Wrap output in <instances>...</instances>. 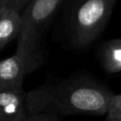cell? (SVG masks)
<instances>
[{"label": "cell", "mask_w": 121, "mask_h": 121, "mask_svg": "<svg viewBox=\"0 0 121 121\" xmlns=\"http://www.w3.org/2000/svg\"><path fill=\"white\" fill-rule=\"evenodd\" d=\"M116 0H77L71 29L74 43L81 47L92 43L104 29Z\"/></svg>", "instance_id": "cell-3"}, {"label": "cell", "mask_w": 121, "mask_h": 121, "mask_svg": "<svg viewBox=\"0 0 121 121\" xmlns=\"http://www.w3.org/2000/svg\"><path fill=\"white\" fill-rule=\"evenodd\" d=\"M112 93L87 77L44 82L25 94L26 113L48 112L66 115L106 114ZM26 115V116H27Z\"/></svg>", "instance_id": "cell-1"}, {"label": "cell", "mask_w": 121, "mask_h": 121, "mask_svg": "<svg viewBox=\"0 0 121 121\" xmlns=\"http://www.w3.org/2000/svg\"><path fill=\"white\" fill-rule=\"evenodd\" d=\"M31 0H9L8 2V6L12 7L14 9H16L17 10H19L20 12L25 9V7L30 2Z\"/></svg>", "instance_id": "cell-10"}, {"label": "cell", "mask_w": 121, "mask_h": 121, "mask_svg": "<svg viewBox=\"0 0 121 121\" xmlns=\"http://www.w3.org/2000/svg\"><path fill=\"white\" fill-rule=\"evenodd\" d=\"M101 61L108 73L121 72V39L110 40L103 43L101 47Z\"/></svg>", "instance_id": "cell-7"}, {"label": "cell", "mask_w": 121, "mask_h": 121, "mask_svg": "<svg viewBox=\"0 0 121 121\" xmlns=\"http://www.w3.org/2000/svg\"><path fill=\"white\" fill-rule=\"evenodd\" d=\"M106 119L111 121H121V94L112 95L110 99Z\"/></svg>", "instance_id": "cell-8"}, {"label": "cell", "mask_w": 121, "mask_h": 121, "mask_svg": "<svg viewBox=\"0 0 121 121\" xmlns=\"http://www.w3.org/2000/svg\"><path fill=\"white\" fill-rule=\"evenodd\" d=\"M9 2V0H0V7H3L5 5H7Z\"/></svg>", "instance_id": "cell-11"}, {"label": "cell", "mask_w": 121, "mask_h": 121, "mask_svg": "<svg viewBox=\"0 0 121 121\" xmlns=\"http://www.w3.org/2000/svg\"><path fill=\"white\" fill-rule=\"evenodd\" d=\"M21 28V12L5 5L0 7V51L18 37Z\"/></svg>", "instance_id": "cell-6"}, {"label": "cell", "mask_w": 121, "mask_h": 121, "mask_svg": "<svg viewBox=\"0 0 121 121\" xmlns=\"http://www.w3.org/2000/svg\"><path fill=\"white\" fill-rule=\"evenodd\" d=\"M25 94L22 91H0V121H26Z\"/></svg>", "instance_id": "cell-5"}, {"label": "cell", "mask_w": 121, "mask_h": 121, "mask_svg": "<svg viewBox=\"0 0 121 121\" xmlns=\"http://www.w3.org/2000/svg\"><path fill=\"white\" fill-rule=\"evenodd\" d=\"M63 0H31L21 11V28L15 53L24 57L35 70L41 62V40Z\"/></svg>", "instance_id": "cell-2"}, {"label": "cell", "mask_w": 121, "mask_h": 121, "mask_svg": "<svg viewBox=\"0 0 121 121\" xmlns=\"http://www.w3.org/2000/svg\"><path fill=\"white\" fill-rule=\"evenodd\" d=\"M33 69L21 55L0 60V91H22L25 77Z\"/></svg>", "instance_id": "cell-4"}, {"label": "cell", "mask_w": 121, "mask_h": 121, "mask_svg": "<svg viewBox=\"0 0 121 121\" xmlns=\"http://www.w3.org/2000/svg\"><path fill=\"white\" fill-rule=\"evenodd\" d=\"M61 119L60 116L51 114L48 112H38L33 114H28L26 121H57Z\"/></svg>", "instance_id": "cell-9"}]
</instances>
